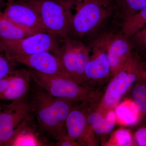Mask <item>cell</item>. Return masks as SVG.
I'll use <instances>...</instances> for the list:
<instances>
[{"mask_svg":"<svg viewBox=\"0 0 146 146\" xmlns=\"http://www.w3.org/2000/svg\"><path fill=\"white\" fill-rule=\"evenodd\" d=\"M76 2L86 1H91L97 2L106 5H110L111 4V0H72Z\"/></svg>","mask_w":146,"mask_h":146,"instance_id":"29","label":"cell"},{"mask_svg":"<svg viewBox=\"0 0 146 146\" xmlns=\"http://www.w3.org/2000/svg\"><path fill=\"white\" fill-rule=\"evenodd\" d=\"M26 95L7 105L0 104V146L8 141L18 125L31 112Z\"/></svg>","mask_w":146,"mask_h":146,"instance_id":"10","label":"cell"},{"mask_svg":"<svg viewBox=\"0 0 146 146\" xmlns=\"http://www.w3.org/2000/svg\"><path fill=\"white\" fill-rule=\"evenodd\" d=\"M117 115L115 110H109L104 117L105 134L108 135L112 132L117 120Z\"/></svg>","mask_w":146,"mask_h":146,"instance_id":"25","label":"cell"},{"mask_svg":"<svg viewBox=\"0 0 146 146\" xmlns=\"http://www.w3.org/2000/svg\"><path fill=\"white\" fill-rule=\"evenodd\" d=\"M42 32L46 31L20 25L6 18L3 15L2 12L0 13L1 38L6 40H17Z\"/></svg>","mask_w":146,"mask_h":146,"instance_id":"16","label":"cell"},{"mask_svg":"<svg viewBox=\"0 0 146 146\" xmlns=\"http://www.w3.org/2000/svg\"><path fill=\"white\" fill-rule=\"evenodd\" d=\"M31 79L30 70L24 69L13 70L9 85L2 100H15L27 95Z\"/></svg>","mask_w":146,"mask_h":146,"instance_id":"15","label":"cell"},{"mask_svg":"<svg viewBox=\"0 0 146 146\" xmlns=\"http://www.w3.org/2000/svg\"><path fill=\"white\" fill-rule=\"evenodd\" d=\"M134 137L137 145L146 146V126H142L137 129Z\"/></svg>","mask_w":146,"mask_h":146,"instance_id":"26","label":"cell"},{"mask_svg":"<svg viewBox=\"0 0 146 146\" xmlns=\"http://www.w3.org/2000/svg\"><path fill=\"white\" fill-rule=\"evenodd\" d=\"M36 11L45 30L61 39L71 37L76 2L72 0H22Z\"/></svg>","mask_w":146,"mask_h":146,"instance_id":"2","label":"cell"},{"mask_svg":"<svg viewBox=\"0 0 146 146\" xmlns=\"http://www.w3.org/2000/svg\"><path fill=\"white\" fill-rule=\"evenodd\" d=\"M56 146H81L78 141L64 138L55 143Z\"/></svg>","mask_w":146,"mask_h":146,"instance_id":"28","label":"cell"},{"mask_svg":"<svg viewBox=\"0 0 146 146\" xmlns=\"http://www.w3.org/2000/svg\"><path fill=\"white\" fill-rule=\"evenodd\" d=\"M61 40L54 35L42 32L17 40H6L0 37V44L11 61L15 58L44 51L51 52L57 55Z\"/></svg>","mask_w":146,"mask_h":146,"instance_id":"6","label":"cell"},{"mask_svg":"<svg viewBox=\"0 0 146 146\" xmlns=\"http://www.w3.org/2000/svg\"><path fill=\"white\" fill-rule=\"evenodd\" d=\"M129 91L131 99L140 106L141 118L139 122L142 126H146V76L136 82Z\"/></svg>","mask_w":146,"mask_h":146,"instance_id":"20","label":"cell"},{"mask_svg":"<svg viewBox=\"0 0 146 146\" xmlns=\"http://www.w3.org/2000/svg\"><path fill=\"white\" fill-rule=\"evenodd\" d=\"M5 6V3L4 0H0V13L3 12V9Z\"/></svg>","mask_w":146,"mask_h":146,"instance_id":"30","label":"cell"},{"mask_svg":"<svg viewBox=\"0 0 146 146\" xmlns=\"http://www.w3.org/2000/svg\"><path fill=\"white\" fill-rule=\"evenodd\" d=\"M91 48L83 41L73 38L62 39L57 56L65 72L78 83L85 85L84 71Z\"/></svg>","mask_w":146,"mask_h":146,"instance_id":"7","label":"cell"},{"mask_svg":"<svg viewBox=\"0 0 146 146\" xmlns=\"http://www.w3.org/2000/svg\"><path fill=\"white\" fill-rule=\"evenodd\" d=\"M120 30L129 39L146 27V7L133 16L117 22Z\"/></svg>","mask_w":146,"mask_h":146,"instance_id":"19","label":"cell"},{"mask_svg":"<svg viewBox=\"0 0 146 146\" xmlns=\"http://www.w3.org/2000/svg\"><path fill=\"white\" fill-rule=\"evenodd\" d=\"M73 15L71 38L89 43L113 15L112 5L91 1L76 2Z\"/></svg>","mask_w":146,"mask_h":146,"instance_id":"3","label":"cell"},{"mask_svg":"<svg viewBox=\"0 0 146 146\" xmlns=\"http://www.w3.org/2000/svg\"><path fill=\"white\" fill-rule=\"evenodd\" d=\"M2 14L9 20L20 25L47 32L36 11L22 0L8 1Z\"/></svg>","mask_w":146,"mask_h":146,"instance_id":"14","label":"cell"},{"mask_svg":"<svg viewBox=\"0 0 146 146\" xmlns=\"http://www.w3.org/2000/svg\"><path fill=\"white\" fill-rule=\"evenodd\" d=\"M115 111L117 117L126 125H135L141 120L140 106L131 99L117 106Z\"/></svg>","mask_w":146,"mask_h":146,"instance_id":"18","label":"cell"},{"mask_svg":"<svg viewBox=\"0 0 146 146\" xmlns=\"http://www.w3.org/2000/svg\"><path fill=\"white\" fill-rule=\"evenodd\" d=\"M30 71L37 86L56 98L94 103L102 96L98 89L78 83L70 78L48 75L33 70Z\"/></svg>","mask_w":146,"mask_h":146,"instance_id":"4","label":"cell"},{"mask_svg":"<svg viewBox=\"0 0 146 146\" xmlns=\"http://www.w3.org/2000/svg\"><path fill=\"white\" fill-rule=\"evenodd\" d=\"M32 92L31 111L40 132L49 140L57 141L65 138L66 129L59 123L53 102L52 96L39 86L32 90Z\"/></svg>","mask_w":146,"mask_h":146,"instance_id":"5","label":"cell"},{"mask_svg":"<svg viewBox=\"0 0 146 146\" xmlns=\"http://www.w3.org/2000/svg\"><path fill=\"white\" fill-rule=\"evenodd\" d=\"M13 71L11 72L8 75L0 80V100H2L3 96L8 88L11 79L12 77Z\"/></svg>","mask_w":146,"mask_h":146,"instance_id":"27","label":"cell"},{"mask_svg":"<svg viewBox=\"0 0 146 146\" xmlns=\"http://www.w3.org/2000/svg\"><path fill=\"white\" fill-rule=\"evenodd\" d=\"M94 38L100 41L106 48L112 78L132 53L133 49L130 39L124 35L119 28L105 30L97 35Z\"/></svg>","mask_w":146,"mask_h":146,"instance_id":"9","label":"cell"},{"mask_svg":"<svg viewBox=\"0 0 146 146\" xmlns=\"http://www.w3.org/2000/svg\"><path fill=\"white\" fill-rule=\"evenodd\" d=\"M11 62L23 64L44 74L70 78L64 70L58 56L51 52L44 51L19 56L13 58Z\"/></svg>","mask_w":146,"mask_h":146,"instance_id":"12","label":"cell"},{"mask_svg":"<svg viewBox=\"0 0 146 146\" xmlns=\"http://www.w3.org/2000/svg\"><path fill=\"white\" fill-rule=\"evenodd\" d=\"M146 76V61L133 50L130 56L110 80L101 105L108 110L115 107L136 82Z\"/></svg>","mask_w":146,"mask_h":146,"instance_id":"1","label":"cell"},{"mask_svg":"<svg viewBox=\"0 0 146 146\" xmlns=\"http://www.w3.org/2000/svg\"><path fill=\"white\" fill-rule=\"evenodd\" d=\"M15 64L8 60L0 44V80L8 75L14 70L13 67Z\"/></svg>","mask_w":146,"mask_h":146,"instance_id":"24","label":"cell"},{"mask_svg":"<svg viewBox=\"0 0 146 146\" xmlns=\"http://www.w3.org/2000/svg\"><path fill=\"white\" fill-rule=\"evenodd\" d=\"M88 103L86 107L87 123L91 129L98 137L101 138L105 136L104 129V117L97 110L91 109Z\"/></svg>","mask_w":146,"mask_h":146,"instance_id":"21","label":"cell"},{"mask_svg":"<svg viewBox=\"0 0 146 146\" xmlns=\"http://www.w3.org/2000/svg\"><path fill=\"white\" fill-rule=\"evenodd\" d=\"M76 103L71 108L65 121L66 136L65 138L78 141L81 146L88 145L90 143L91 128L87 123L86 107L87 103Z\"/></svg>","mask_w":146,"mask_h":146,"instance_id":"13","label":"cell"},{"mask_svg":"<svg viewBox=\"0 0 146 146\" xmlns=\"http://www.w3.org/2000/svg\"><path fill=\"white\" fill-rule=\"evenodd\" d=\"M88 45L91 55L85 68L84 84L96 89L94 86L101 85L112 78L111 66L104 45L95 38Z\"/></svg>","mask_w":146,"mask_h":146,"instance_id":"8","label":"cell"},{"mask_svg":"<svg viewBox=\"0 0 146 146\" xmlns=\"http://www.w3.org/2000/svg\"><path fill=\"white\" fill-rule=\"evenodd\" d=\"M111 1H112V0H111Z\"/></svg>","mask_w":146,"mask_h":146,"instance_id":"32","label":"cell"},{"mask_svg":"<svg viewBox=\"0 0 146 146\" xmlns=\"http://www.w3.org/2000/svg\"><path fill=\"white\" fill-rule=\"evenodd\" d=\"M113 17L117 22L138 13L146 7V0H112Z\"/></svg>","mask_w":146,"mask_h":146,"instance_id":"17","label":"cell"},{"mask_svg":"<svg viewBox=\"0 0 146 146\" xmlns=\"http://www.w3.org/2000/svg\"><path fill=\"white\" fill-rule=\"evenodd\" d=\"M133 50L146 58V27L136 32L130 39Z\"/></svg>","mask_w":146,"mask_h":146,"instance_id":"22","label":"cell"},{"mask_svg":"<svg viewBox=\"0 0 146 146\" xmlns=\"http://www.w3.org/2000/svg\"><path fill=\"white\" fill-rule=\"evenodd\" d=\"M12 1V0H8V1Z\"/></svg>","mask_w":146,"mask_h":146,"instance_id":"31","label":"cell"},{"mask_svg":"<svg viewBox=\"0 0 146 146\" xmlns=\"http://www.w3.org/2000/svg\"><path fill=\"white\" fill-rule=\"evenodd\" d=\"M114 139L116 145L129 146L133 145L132 136L130 131L125 129H121L115 132Z\"/></svg>","mask_w":146,"mask_h":146,"instance_id":"23","label":"cell"},{"mask_svg":"<svg viewBox=\"0 0 146 146\" xmlns=\"http://www.w3.org/2000/svg\"><path fill=\"white\" fill-rule=\"evenodd\" d=\"M35 120L31 111L2 146H55V143L50 142L40 132Z\"/></svg>","mask_w":146,"mask_h":146,"instance_id":"11","label":"cell"}]
</instances>
